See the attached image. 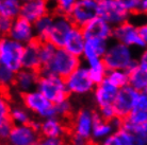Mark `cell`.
I'll return each mask as SVG.
<instances>
[{
    "mask_svg": "<svg viewBox=\"0 0 147 145\" xmlns=\"http://www.w3.org/2000/svg\"><path fill=\"white\" fill-rule=\"evenodd\" d=\"M102 61L108 70H128L136 63L130 47L121 41H116L108 47Z\"/></svg>",
    "mask_w": 147,
    "mask_h": 145,
    "instance_id": "2",
    "label": "cell"
},
{
    "mask_svg": "<svg viewBox=\"0 0 147 145\" xmlns=\"http://www.w3.org/2000/svg\"><path fill=\"white\" fill-rule=\"evenodd\" d=\"M128 10L115 0H103L98 3V16L110 25H117L128 20Z\"/></svg>",
    "mask_w": 147,
    "mask_h": 145,
    "instance_id": "11",
    "label": "cell"
},
{
    "mask_svg": "<svg viewBox=\"0 0 147 145\" xmlns=\"http://www.w3.org/2000/svg\"><path fill=\"white\" fill-rule=\"evenodd\" d=\"M123 7L127 9L131 15H141V4L142 0H115Z\"/></svg>",
    "mask_w": 147,
    "mask_h": 145,
    "instance_id": "35",
    "label": "cell"
},
{
    "mask_svg": "<svg viewBox=\"0 0 147 145\" xmlns=\"http://www.w3.org/2000/svg\"><path fill=\"white\" fill-rule=\"evenodd\" d=\"M55 110H57V116L61 118L62 120L68 119V118H73L74 110L69 98L61 102L59 104H55Z\"/></svg>",
    "mask_w": 147,
    "mask_h": 145,
    "instance_id": "34",
    "label": "cell"
},
{
    "mask_svg": "<svg viewBox=\"0 0 147 145\" xmlns=\"http://www.w3.org/2000/svg\"><path fill=\"white\" fill-rule=\"evenodd\" d=\"M22 4L19 0H1L0 1V16L10 19H16L20 14Z\"/></svg>",
    "mask_w": 147,
    "mask_h": 145,
    "instance_id": "26",
    "label": "cell"
},
{
    "mask_svg": "<svg viewBox=\"0 0 147 145\" xmlns=\"http://www.w3.org/2000/svg\"><path fill=\"white\" fill-rule=\"evenodd\" d=\"M97 1H98V2H100V1H103V0H97Z\"/></svg>",
    "mask_w": 147,
    "mask_h": 145,
    "instance_id": "48",
    "label": "cell"
},
{
    "mask_svg": "<svg viewBox=\"0 0 147 145\" xmlns=\"http://www.w3.org/2000/svg\"><path fill=\"white\" fill-rule=\"evenodd\" d=\"M141 14H144V15L147 14V0H142V4H141Z\"/></svg>",
    "mask_w": 147,
    "mask_h": 145,
    "instance_id": "45",
    "label": "cell"
},
{
    "mask_svg": "<svg viewBox=\"0 0 147 145\" xmlns=\"http://www.w3.org/2000/svg\"><path fill=\"white\" fill-rule=\"evenodd\" d=\"M58 48L55 47L52 44L48 43L46 40H43L40 45V59H42V68L49 64V62L52 59L55 51Z\"/></svg>",
    "mask_w": 147,
    "mask_h": 145,
    "instance_id": "33",
    "label": "cell"
},
{
    "mask_svg": "<svg viewBox=\"0 0 147 145\" xmlns=\"http://www.w3.org/2000/svg\"><path fill=\"white\" fill-rule=\"evenodd\" d=\"M70 132L71 130L68 128V125H66L65 122L59 116L47 118L40 122V134L42 137L63 139L65 134Z\"/></svg>",
    "mask_w": 147,
    "mask_h": 145,
    "instance_id": "17",
    "label": "cell"
},
{
    "mask_svg": "<svg viewBox=\"0 0 147 145\" xmlns=\"http://www.w3.org/2000/svg\"><path fill=\"white\" fill-rule=\"evenodd\" d=\"M113 38L116 41H121L129 47L145 48L147 47L145 40L141 36L138 28L129 22L128 20L115 25L113 28Z\"/></svg>",
    "mask_w": 147,
    "mask_h": 145,
    "instance_id": "10",
    "label": "cell"
},
{
    "mask_svg": "<svg viewBox=\"0 0 147 145\" xmlns=\"http://www.w3.org/2000/svg\"><path fill=\"white\" fill-rule=\"evenodd\" d=\"M50 10L51 7H49L47 0H30L22 4L19 15L29 21L35 22L43 16L50 13Z\"/></svg>",
    "mask_w": 147,
    "mask_h": 145,
    "instance_id": "20",
    "label": "cell"
},
{
    "mask_svg": "<svg viewBox=\"0 0 147 145\" xmlns=\"http://www.w3.org/2000/svg\"><path fill=\"white\" fill-rule=\"evenodd\" d=\"M14 127V123L10 118L0 120V138L2 140H7L11 134L12 129Z\"/></svg>",
    "mask_w": 147,
    "mask_h": 145,
    "instance_id": "36",
    "label": "cell"
},
{
    "mask_svg": "<svg viewBox=\"0 0 147 145\" xmlns=\"http://www.w3.org/2000/svg\"><path fill=\"white\" fill-rule=\"evenodd\" d=\"M20 98L24 106L29 109L34 116H36L42 120L51 116H57L55 104H53L50 100H48L37 89L22 93L20 94Z\"/></svg>",
    "mask_w": 147,
    "mask_h": 145,
    "instance_id": "5",
    "label": "cell"
},
{
    "mask_svg": "<svg viewBox=\"0 0 147 145\" xmlns=\"http://www.w3.org/2000/svg\"><path fill=\"white\" fill-rule=\"evenodd\" d=\"M77 1L78 0H57L50 12L53 15L68 16Z\"/></svg>",
    "mask_w": 147,
    "mask_h": 145,
    "instance_id": "31",
    "label": "cell"
},
{
    "mask_svg": "<svg viewBox=\"0 0 147 145\" xmlns=\"http://www.w3.org/2000/svg\"><path fill=\"white\" fill-rule=\"evenodd\" d=\"M64 48L68 52L77 55L79 57H81L83 55L85 48V37L80 28L74 27L73 30L70 31L68 37H67Z\"/></svg>",
    "mask_w": 147,
    "mask_h": 145,
    "instance_id": "23",
    "label": "cell"
},
{
    "mask_svg": "<svg viewBox=\"0 0 147 145\" xmlns=\"http://www.w3.org/2000/svg\"><path fill=\"white\" fill-rule=\"evenodd\" d=\"M24 52V44L10 37H2L0 43V64L13 70L14 72H18L22 69Z\"/></svg>",
    "mask_w": 147,
    "mask_h": 145,
    "instance_id": "4",
    "label": "cell"
},
{
    "mask_svg": "<svg viewBox=\"0 0 147 145\" xmlns=\"http://www.w3.org/2000/svg\"><path fill=\"white\" fill-rule=\"evenodd\" d=\"M98 3L97 0H78L68 15L74 25L81 29L88 21L97 17Z\"/></svg>",
    "mask_w": 147,
    "mask_h": 145,
    "instance_id": "8",
    "label": "cell"
},
{
    "mask_svg": "<svg viewBox=\"0 0 147 145\" xmlns=\"http://www.w3.org/2000/svg\"><path fill=\"white\" fill-rule=\"evenodd\" d=\"M81 30L84 34L85 39L96 37V38L109 40L113 37V28L111 27L109 22L99 16L88 21L86 25L81 28Z\"/></svg>",
    "mask_w": 147,
    "mask_h": 145,
    "instance_id": "16",
    "label": "cell"
},
{
    "mask_svg": "<svg viewBox=\"0 0 147 145\" xmlns=\"http://www.w3.org/2000/svg\"><path fill=\"white\" fill-rule=\"evenodd\" d=\"M53 19H55V15L50 12V13H48L47 15H45L42 18L38 19L37 21L34 22L35 35H37V36H40V38L45 39L47 33L49 32V30L51 28Z\"/></svg>",
    "mask_w": 147,
    "mask_h": 145,
    "instance_id": "29",
    "label": "cell"
},
{
    "mask_svg": "<svg viewBox=\"0 0 147 145\" xmlns=\"http://www.w3.org/2000/svg\"><path fill=\"white\" fill-rule=\"evenodd\" d=\"M37 90L53 104H59L61 102L69 98V91L66 87L65 78L55 74H40Z\"/></svg>",
    "mask_w": 147,
    "mask_h": 145,
    "instance_id": "3",
    "label": "cell"
},
{
    "mask_svg": "<svg viewBox=\"0 0 147 145\" xmlns=\"http://www.w3.org/2000/svg\"><path fill=\"white\" fill-rule=\"evenodd\" d=\"M127 130L147 134V111L134 109L126 119L121 121V126Z\"/></svg>",
    "mask_w": 147,
    "mask_h": 145,
    "instance_id": "22",
    "label": "cell"
},
{
    "mask_svg": "<svg viewBox=\"0 0 147 145\" xmlns=\"http://www.w3.org/2000/svg\"><path fill=\"white\" fill-rule=\"evenodd\" d=\"M146 16H147V14H146Z\"/></svg>",
    "mask_w": 147,
    "mask_h": 145,
    "instance_id": "50",
    "label": "cell"
},
{
    "mask_svg": "<svg viewBox=\"0 0 147 145\" xmlns=\"http://www.w3.org/2000/svg\"><path fill=\"white\" fill-rule=\"evenodd\" d=\"M66 87L73 95H86L94 91L96 84L93 82L90 70L88 67L80 66L77 70H75L68 77L65 78Z\"/></svg>",
    "mask_w": 147,
    "mask_h": 145,
    "instance_id": "6",
    "label": "cell"
},
{
    "mask_svg": "<svg viewBox=\"0 0 147 145\" xmlns=\"http://www.w3.org/2000/svg\"><path fill=\"white\" fill-rule=\"evenodd\" d=\"M129 85L139 92H147V71L142 69L138 61L128 70Z\"/></svg>",
    "mask_w": 147,
    "mask_h": 145,
    "instance_id": "24",
    "label": "cell"
},
{
    "mask_svg": "<svg viewBox=\"0 0 147 145\" xmlns=\"http://www.w3.org/2000/svg\"><path fill=\"white\" fill-rule=\"evenodd\" d=\"M40 72L22 68L18 72H16L13 88H15V90L20 94L35 90L37 88V83L40 80Z\"/></svg>",
    "mask_w": 147,
    "mask_h": 145,
    "instance_id": "18",
    "label": "cell"
},
{
    "mask_svg": "<svg viewBox=\"0 0 147 145\" xmlns=\"http://www.w3.org/2000/svg\"><path fill=\"white\" fill-rule=\"evenodd\" d=\"M138 64L142 69H144L145 71H147V49L141 53L140 57L138 59Z\"/></svg>",
    "mask_w": 147,
    "mask_h": 145,
    "instance_id": "43",
    "label": "cell"
},
{
    "mask_svg": "<svg viewBox=\"0 0 147 145\" xmlns=\"http://www.w3.org/2000/svg\"><path fill=\"white\" fill-rule=\"evenodd\" d=\"M134 109H141L147 111V92H140Z\"/></svg>",
    "mask_w": 147,
    "mask_h": 145,
    "instance_id": "42",
    "label": "cell"
},
{
    "mask_svg": "<svg viewBox=\"0 0 147 145\" xmlns=\"http://www.w3.org/2000/svg\"><path fill=\"white\" fill-rule=\"evenodd\" d=\"M75 27L68 16L55 15V19L49 32L45 37L46 41L52 44L57 48H64L70 31Z\"/></svg>",
    "mask_w": 147,
    "mask_h": 145,
    "instance_id": "7",
    "label": "cell"
},
{
    "mask_svg": "<svg viewBox=\"0 0 147 145\" xmlns=\"http://www.w3.org/2000/svg\"><path fill=\"white\" fill-rule=\"evenodd\" d=\"M42 136L40 130L32 124L14 125L9 138L5 140L7 145H33Z\"/></svg>",
    "mask_w": 147,
    "mask_h": 145,
    "instance_id": "12",
    "label": "cell"
},
{
    "mask_svg": "<svg viewBox=\"0 0 147 145\" xmlns=\"http://www.w3.org/2000/svg\"><path fill=\"white\" fill-rule=\"evenodd\" d=\"M98 112L105 120L112 121L114 119H116V113H115V109H114L113 105L105 106V107H100L98 108Z\"/></svg>",
    "mask_w": 147,
    "mask_h": 145,
    "instance_id": "38",
    "label": "cell"
},
{
    "mask_svg": "<svg viewBox=\"0 0 147 145\" xmlns=\"http://www.w3.org/2000/svg\"><path fill=\"white\" fill-rule=\"evenodd\" d=\"M34 36V27L31 25V21L19 15L17 18L14 19L12 29L7 37L27 45Z\"/></svg>",
    "mask_w": 147,
    "mask_h": 145,
    "instance_id": "19",
    "label": "cell"
},
{
    "mask_svg": "<svg viewBox=\"0 0 147 145\" xmlns=\"http://www.w3.org/2000/svg\"><path fill=\"white\" fill-rule=\"evenodd\" d=\"M117 87L105 80L102 83L96 85L95 89L93 91L94 93V101L98 108L105 107V106L113 105L114 101L116 98V95L118 93Z\"/></svg>",
    "mask_w": 147,
    "mask_h": 145,
    "instance_id": "21",
    "label": "cell"
},
{
    "mask_svg": "<svg viewBox=\"0 0 147 145\" xmlns=\"http://www.w3.org/2000/svg\"><path fill=\"white\" fill-rule=\"evenodd\" d=\"M33 145H65L64 140L61 138H46L40 137Z\"/></svg>",
    "mask_w": 147,
    "mask_h": 145,
    "instance_id": "40",
    "label": "cell"
},
{
    "mask_svg": "<svg viewBox=\"0 0 147 145\" xmlns=\"http://www.w3.org/2000/svg\"><path fill=\"white\" fill-rule=\"evenodd\" d=\"M43 38L35 36L25 45V52L22 57V68L34 70L36 72L42 71V59H40V45L43 43Z\"/></svg>",
    "mask_w": 147,
    "mask_h": 145,
    "instance_id": "15",
    "label": "cell"
},
{
    "mask_svg": "<svg viewBox=\"0 0 147 145\" xmlns=\"http://www.w3.org/2000/svg\"><path fill=\"white\" fill-rule=\"evenodd\" d=\"M94 114H95V111L90 109L82 108L78 110L73 116L71 132L88 140H91L93 125H94Z\"/></svg>",
    "mask_w": 147,
    "mask_h": 145,
    "instance_id": "13",
    "label": "cell"
},
{
    "mask_svg": "<svg viewBox=\"0 0 147 145\" xmlns=\"http://www.w3.org/2000/svg\"><path fill=\"white\" fill-rule=\"evenodd\" d=\"M16 72L9 69L5 66H0V83L2 90H10L13 87Z\"/></svg>",
    "mask_w": 147,
    "mask_h": 145,
    "instance_id": "32",
    "label": "cell"
},
{
    "mask_svg": "<svg viewBox=\"0 0 147 145\" xmlns=\"http://www.w3.org/2000/svg\"><path fill=\"white\" fill-rule=\"evenodd\" d=\"M139 91H136L130 85L125 86L118 90L116 98L113 103L116 116L121 120H124L132 112L136 105Z\"/></svg>",
    "mask_w": 147,
    "mask_h": 145,
    "instance_id": "9",
    "label": "cell"
},
{
    "mask_svg": "<svg viewBox=\"0 0 147 145\" xmlns=\"http://www.w3.org/2000/svg\"><path fill=\"white\" fill-rule=\"evenodd\" d=\"M31 113L32 112L25 106H12L10 119L14 123V125L30 124L33 121Z\"/></svg>",
    "mask_w": 147,
    "mask_h": 145,
    "instance_id": "27",
    "label": "cell"
},
{
    "mask_svg": "<svg viewBox=\"0 0 147 145\" xmlns=\"http://www.w3.org/2000/svg\"><path fill=\"white\" fill-rule=\"evenodd\" d=\"M48 2H49V1H57V0H47Z\"/></svg>",
    "mask_w": 147,
    "mask_h": 145,
    "instance_id": "46",
    "label": "cell"
},
{
    "mask_svg": "<svg viewBox=\"0 0 147 145\" xmlns=\"http://www.w3.org/2000/svg\"><path fill=\"white\" fill-rule=\"evenodd\" d=\"M108 82H110L112 85L118 89L128 86L129 85V73L127 70L115 69V70H108L107 78Z\"/></svg>",
    "mask_w": 147,
    "mask_h": 145,
    "instance_id": "28",
    "label": "cell"
},
{
    "mask_svg": "<svg viewBox=\"0 0 147 145\" xmlns=\"http://www.w3.org/2000/svg\"><path fill=\"white\" fill-rule=\"evenodd\" d=\"M22 1H25V2H27V1H30V0H22Z\"/></svg>",
    "mask_w": 147,
    "mask_h": 145,
    "instance_id": "47",
    "label": "cell"
},
{
    "mask_svg": "<svg viewBox=\"0 0 147 145\" xmlns=\"http://www.w3.org/2000/svg\"><path fill=\"white\" fill-rule=\"evenodd\" d=\"M138 30H139L141 36L143 37V39L145 40V43H146V45H147V23L141 25L140 27L138 28Z\"/></svg>",
    "mask_w": 147,
    "mask_h": 145,
    "instance_id": "44",
    "label": "cell"
},
{
    "mask_svg": "<svg viewBox=\"0 0 147 145\" xmlns=\"http://www.w3.org/2000/svg\"><path fill=\"white\" fill-rule=\"evenodd\" d=\"M88 68L90 70V74H91L93 82L96 85L102 83L103 80L107 78L108 69L102 59L99 61V62L95 63V64H93V65L88 66Z\"/></svg>",
    "mask_w": 147,
    "mask_h": 145,
    "instance_id": "30",
    "label": "cell"
},
{
    "mask_svg": "<svg viewBox=\"0 0 147 145\" xmlns=\"http://www.w3.org/2000/svg\"><path fill=\"white\" fill-rule=\"evenodd\" d=\"M99 145H132V134L121 127L100 142Z\"/></svg>",
    "mask_w": 147,
    "mask_h": 145,
    "instance_id": "25",
    "label": "cell"
},
{
    "mask_svg": "<svg viewBox=\"0 0 147 145\" xmlns=\"http://www.w3.org/2000/svg\"><path fill=\"white\" fill-rule=\"evenodd\" d=\"M11 109H12V105L10 104L7 95L5 94L2 95L1 100H0V120L10 118Z\"/></svg>",
    "mask_w": 147,
    "mask_h": 145,
    "instance_id": "37",
    "label": "cell"
},
{
    "mask_svg": "<svg viewBox=\"0 0 147 145\" xmlns=\"http://www.w3.org/2000/svg\"><path fill=\"white\" fill-rule=\"evenodd\" d=\"M14 20L7 17H0V30H1V35L2 37H7L9 35V33L12 29Z\"/></svg>",
    "mask_w": 147,
    "mask_h": 145,
    "instance_id": "39",
    "label": "cell"
},
{
    "mask_svg": "<svg viewBox=\"0 0 147 145\" xmlns=\"http://www.w3.org/2000/svg\"><path fill=\"white\" fill-rule=\"evenodd\" d=\"M70 140H69V145H91L94 144L92 142V140H88V139L80 137L78 134H75L73 132L69 134Z\"/></svg>",
    "mask_w": 147,
    "mask_h": 145,
    "instance_id": "41",
    "label": "cell"
},
{
    "mask_svg": "<svg viewBox=\"0 0 147 145\" xmlns=\"http://www.w3.org/2000/svg\"><path fill=\"white\" fill-rule=\"evenodd\" d=\"M121 119H114L112 121L105 120L102 116H100L98 111H95L94 114V125H93V131H92V140L93 143H98L103 141L105 139L112 134L115 130H117L118 128L121 126Z\"/></svg>",
    "mask_w": 147,
    "mask_h": 145,
    "instance_id": "14",
    "label": "cell"
},
{
    "mask_svg": "<svg viewBox=\"0 0 147 145\" xmlns=\"http://www.w3.org/2000/svg\"><path fill=\"white\" fill-rule=\"evenodd\" d=\"M80 66L79 56L68 52L65 48H58L49 64L42 68L40 74H55L66 78Z\"/></svg>",
    "mask_w": 147,
    "mask_h": 145,
    "instance_id": "1",
    "label": "cell"
},
{
    "mask_svg": "<svg viewBox=\"0 0 147 145\" xmlns=\"http://www.w3.org/2000/svg\"><path fill=\"white\" fill-rule=\"evenodd\" d=\"M65 145H68V144H65Z\"/></svg>",
    "mask_w": 147,
    "mask_h": 145,
    "instance_id": "49",
    "label": "cell"
}]
</instances>
